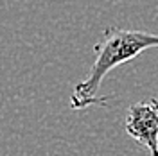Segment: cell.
Listing matches in <instances>:
<instances>
[{
    "label": "cell",
    "mask_w": 158,
    "mask_h": 156,
    "mask_svg": "<svg viewBox=\"0 0 158 156\" xmlns=\"http://www.w3.org/2000/svg\"><path fill=\"white\" fill-rule=\"evenodd\" d=\"M124 126L129 137L148 149L149 156H158V99L131 104Z\"/></svg>",
    "instance_id": "2"
},
{
    "label": "cell",
    "mask_w": 158,
    "mask_h": 156,
    "mask_svg": "<svg viewBox=\"0 0 158 156\" xmlns=\"http://www.w3.org/2000/svg\"><path fill=\"white\" fill-rule=\"evenodd\" d=\"M148 49H158V34H151L144 31L108 27L94 47L95 59H94V65L86 79L77 83L72 90L70 108L85 109V108L95 106V104H101V106L106 104L110 97L99 95L102 79L115 67L131 61Z\"/></svg>",
    "instance_id": "1"
}]
</instances>
